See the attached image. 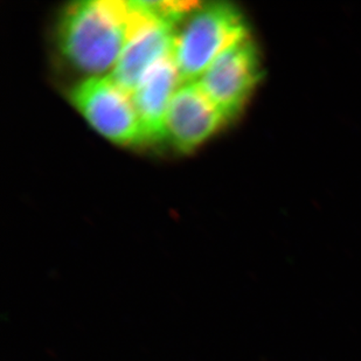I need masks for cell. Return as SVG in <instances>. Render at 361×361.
Masks as SVG:
<instances>
[{
  "mask_svg": "<svg viewBox=\"0 0 361 361\" xmlns=\"http://www.w3.org/2000/svg\"><path fill=\"white\" fill-rule=\"evenodd\" d=\"M181 81L173 55L154 65L131 94L144 142L166 138V116Z\"/></svg>",
  "mask_w": 361,
  "mask_h": 361,
  "instance_id": "cell-7",
  "label": "cell"
},
{
  "mask_svg": "<svg viewBox=\"0 0 361 361\" xmlns=\"http://www.w3.org/2000/svg\"><path fill=\"white\" fill-rule=\"evenodd\" d=\"M227 121L198 82L181 85L167 111L166 138L188 152L204 143Z\"/></svg>",
  "mask_w": 361,
  "mask_h": 361,
  "instance_id": "cell-6",
  "label": "cell"
},
{
  "mask_svg": "<svg viewBox=\"0 0 361 361\" xmlns=\"http://www.w3.org/2000/svg\"><path fill=\"white\" fill-rule=\"evenodd\" d=\"M130 3L136 11V24L109 75L131 95L154 65L173 55L178 26L147 17L137 10L133 1Z\"/></svg>",
  "mask_w": 361,
  "mask_h": 361,
  "instance_id": "cell-5",
  "label": "cell"
},
{
  "mask_svg": "<svg viewBox=\"0 0 361 361\" xmlns=\"http://www.w3.org/2000/svg\"><path fill=\"white\" fill-rule=\"evenodd\" d=\"M136 20L129 1L71 4L59 23V47L75 68L89 75L104 76L115 68Z\"/></svg>",
  "mask_w": 361,
  "mask_h": 361,
  "instance_id": "cell-1",
  "label": "cell"
},
{
  "mask_svg": "<svg viewBox=\"0 0 361 361\" xmlns=\"http://www.w3.org/2000/svg\"><path fill=\"white\" fill-rule=\"evenodd\" d=\"M261 75L259 51L248 35L222 51L197 82L231 120L240 113Z\"/></svg>",
  "mask_w": 361,
  "mask_h": 361,
  "instance_id": "cell-4",
  "label": "cell"
},
{
  "mask_svg": "<svg viewBox=\"0 0 361 361\" xmlns=\"http://www.w3.org/2000/svg\"><path fill=\"white\" fill-rule=\"evenodd\" d=\"M69 99L89 124L115 143L144 142L133 97L110 75L90 76L69 92Z\"/></svg>",
  "mask_w": 361,
  "mask_h": 361,
  "instance_id": "cell-3",
  "label": "cell"
},
{
  "mask_svg": "<svg viewBox=\"0 0 361 361\" xmlns=\"http://www.w3.org/2000/svg\"><path fill=\"white\" fill-rule=\"evenodd\" d=\"M248 35L243 16L232 4L199 5L178 31L174 44L181 85L198 81L222 51Z\"/></svg>",
  "mask_w": 361,
  "mask_h": 361,
  "instance_id": "cell-2",
  "label": "cell"
}]
</instances>
